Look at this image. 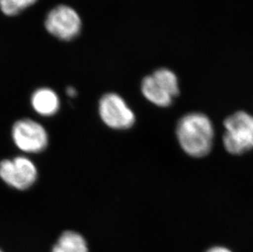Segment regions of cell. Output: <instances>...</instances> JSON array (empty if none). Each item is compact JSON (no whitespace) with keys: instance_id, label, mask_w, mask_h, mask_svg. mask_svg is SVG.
Wrapping results in <instances>:
<instances>
[{"instance_id":"cell-13","label":"cell","mask_w":253,"mask_h":252,"mask_svg":"<svg viewBox=\"0 0 253 252\" xmlns=\"http://www.w3.org/2000/svg\"><path fill=\"white\" fill-rule=\"evenodd\" d=\"M77 91L73 87H68L67 88V95L71 97V98H73L75 96L77 95Z\"/></svg>"},{"instance_id":"cell-2","label":"cell","mask_w":253,"mask_h":252,"mask_svg":"<svg viewBox=\"0 0 253 252\" xmlns=\"http://www.w3.org/2000/svg\"><path fill=\"white\" fill-rule=\"evenodd\" d=\"M223 144L234 156L253 150V115L244 111L234 112L224 121Z\"/></svg>"},{"instance_id":"cell-11","label":"cell","mask_w":253,"mask_h":252,"mask_svg":"<svg viewBox=\"0 0 253 252\" xmlns=\"http://www.w3.org/2000/svg\"><path fill=\"white\" fill-rule=\"evenodd\" d=\"M36 2L37 0H0V10L3 14L12 17L19 14Z\"/></svg>"},{"instance_id":"cell-1","label":"cell","mask_w":253,"mask_h":252,"mask_svg":"<svg viewBox=\"0 0 253 252\" xmlns=\"http://www.w3.org/2000/svg\"><path fill=\"white\" fill-rule=\"evenodd\" d=\"M177 140L182 150L194 158L208 156L213 148L215 129L210 118L202 112H189L178 121Z\"/></svg>"},{"instance_id":"cell-10","label":"cell","mask_w":253,"mask_h":252,"mask_svg":"<svg viewBox=\"0 0 253 252\" xmlns=\"http://www.w3.org/2000/svg\"><path fill=\"white\" fill-rule=\"evenodd\" d=\"M156 82L174 98L179 95V87L176 75L170 70L161 68L152 75Z\"/></svg>"},{"instance_id":"cell-14","label":"cell","mask_w":253,"mask_h":252,"mask_svg":"<svg viewBox=\"0 0 253 252\" xmlns=\"http://www.w3.org/2000/svg\"><path fill=\"white\" fill-rule=\"evenodd\" d=\"M0 252H2V250H0Z\"/></svg>"},{"instance_id":"cell-12","label":"cell","mask_w":253,"mask_h":252,"mask_svg":"<svg viewBox=\"0 0 253 252\" xmlns=\"http://www.w3.org/2000/svg\"><path fill=\"white\" fill-rule=\"evenodd\" d=\"M206 252H233L232 251L229 250L225 247H220V246H217V247H213V248H210L209 250L207 251Z\"/></svg>"},{"instance_id":"cell-5","label":"cell","mask_w":253,"mask_h":252,"mask_svg":"<svg viewBox=\"0 0 253 252\" xmlns=\"http://www.w3.org/2000/svg\"><path fill=\"white\" fill-rule=\"evenodd\" d=\"M0 178L15 189L26 190L37 180L38 169L31 160L19 156L0 162Z\"/></svg>"},{"instance_id":"cell-7","label":"cell","mask_w":253,"mask_h":252,"mask_svg":"<svg viewBox=\"0 0 253 252\" xmlns=\"http://www.w3.org/2000/svg\"><path fill=\"white\" fill-rule=\"evenodd\" d=\"M31 101L33 109L43 117H52L59 110V98L52 88L36 89L31 96Z\"/></svg>"},{"instance_id":"cell-3","label":"cell","mask_w":253,"mask_h":252,"mask_svg":"<svg viewBox=\"0 0 253 252\" xmlns=\"http://www.w3.org/2000/svg\"><path fill=\"white\" fill-rule=\"evenodd\" d=\"M98 113L103 123L117 130H126L135 124L133 110L118 93H106L98 103Z\"/></svg>"},{"instance_id":"cell-9","label":"cell","mask_w":253,"mask_h":252,"mask_svg":"<svg viewBox=\"0 0 253 252\" xmlns=\"http://www.w3.org/2000/svg\"><path fill=\"white\" fill-rule=\"evenodd\" d=\"M52 252H88V244L80 233L65 231L53 246Z\"/></svg>"},{"instance_id":"cell-8","label":"cell","mask_w":253,"mask_h":252,"mask_svg":"<svg viewBox=\"0 0 253 252\" xmlns=\"http://www.w3.org/2000/svg\"><path fill=\"white\" fill-rule=\"evenodd\" d=\"M141 91L148 102L159 107H169L174 99L156 82L152 75L143 78L141 83Z\"/></svg>"},{"instance_id":"cell-6","label":"cell","mask_w":253,"mask_h":252,"mask_svg":"<svg viewBox=\"0 0 253 252\" xmlns=\"http://www.w3.org/2000/svg\"><path fill=\"white\" fill-rule=\"evenodd\" d=\"M12 138L15 145L27 153L43 152L48 143L45 128L39 122L27 118L19 120L13 125Z\"/></svg>"},{"instance_id":"cell-4","label":"cell","mask_w":253,"mask_h":252,"mask_svg":"<svg viewBox=\"0 0 253 252\" xmlns=\"http://www.w3.org/2000/svg\"><path fill=\"white\" fill-rule=\"evenodd\" d=\"M44 26L48 33L61 41L77 38L82 28V18L78 12L67 5H58L48 12Z\"/></svg>"}]
</instances>
